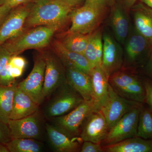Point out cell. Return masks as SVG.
Here are the masks:
<instances>
[{"label": "cell", "mask_w": 152, "mask_h": 152, "mask_svg": "<svg viewBox=\"0 0 152 152\" xmlns=\"http://www.w3.org/2000/svg\"><path fill=\"white\" fill-rule=\"evenodd\" d=\"M72 10L59 0H35L27 18L25 28L42 26L59 30L70 19Z\"/></svg>", "instance_id": "obj_1"}, {"label": "cell", "mask_w": 152, "mask_h": 152, "mask_svg": "<svg viewBox=\"0 0 152 152\" xmlns=\"http://www.w3.org/2000/svg\"><path fill=\"white\" fill-rule=\"evenodd\" d=\"M58 30L47 26L25 29L18 36L3 44L12 56L18 55L30 49H41L48 46Z\"/></svg>", "instance_id": "obj_2"}, {"label": "cell", "mask_w": 152, "mask_h": 152, "mask_svg": "<svg viewBox=\"0 0 152 152\" xmlns=\"http://www.w3.org/2000/svg\"><path fill=\"white\" fill-rule=\"evenodd\" d=\"M107 8L85 3L81 7L73 9L70 15L72 24L68 33L88 34L94 32L104 18Z\"/></svg>", "instance_id": "obj_3"}, {"label": "cell", "mask_w": 152, "mask_h": 152, "mask_svg": "<svg viewBox=\"0 0 152 152\" xmlns=\"http://www.w3.org/2000/svg\"><path fill=\"white\" fill-rule=\"evenodd\" d=\"M142 108L141 104L135 107L120 119L109 131L101 142L102 146L114 145L137 137L139 116Z\"/></svg>", "instance_id": "obj_4"}, {"label": "cell", "mask_w": 152, "mask_h": 152, "mask_svg": "<svg viewBox=\"0 0 152 152\" xmlns=\"http://www.w3.org/2000/svg\"><path fill=\"white\" fill-rule=\"evenodd\" d=\"M108 81L114 91L123 98L140 103L145 102L143 85L132 75L118 71L110 77Z\"/></svg>", "instance_id": "obj_5"}, {"label": "cell", "mask_w": 152, "mask_h": 152, "mask_svg": "<svg viewBox=\"0 0 152 152\" xmlns=\"http://www.w3.org/2000/svg\"><path fill=\"white\" fill-rule=\"evenodd\" d=\"M58 94L48 104L45 114L49 118L64 115L83 102L81 96L67 83L58 88Z\"/></svg>", "instance_id": "obj_6"}, {"label": "cell", "mask_w": 152, "mask_h": 152, "mask_svg": "<svg viewBox=\"0 0 152 152\" xmlns=\"http://www.w3.org/2000/svg\"><path fill=\"white\" fill-rule=\"evenodd\" d=\"M94 111L91 100H84L69 113L52 118L53 124L72 138L80 137V128L86 118Z\"/></svg>", "instance_id": "obj_7"}, {"label": "cell", "mask_w": 152, "mask_h": 152, "mask_svg": "<svg viewBox=\"0 0 152 152\" xmlns=\"http://www.w3.org/2000/svg\"><path fill=\"white\" fill-rule=\"evenodd\" d=\"M141 104L121 96L109 83L107 98L101 110L107 123L109 130L126 114Z\"/></svg>", "instance_id": "obj_8"}, {"label": "cell", "mask_w": 152, "mask_h": 152, "mask_svg": "<svg viewBox=\"0 0 152 152\" xmlns=\"http://www.w3.org/2000/svg\"><path fill=\"white\" fill-rule=\"evenodd\" d=\"M42 56L46 63L43 90L45 99L61 86L66 83L67 81L64 66L55 53L46 52Z\"/></svg>", "instance_id": "obj_9"}, {"label": "cell", "mask_w": 152, "mask_h": 152, "mask_svg": "<svg viewBox=\"0 0 152 152\" xmlns=\"http://www.w3.org/2000/svg\"><path fill=\"white\" fill-rule=\"evenodd\" d=\"M33 3L11 9L0 26V44L15 37L25 29V25Z\"/></svg>", "instance_id": "obj_10"}, {"label": "cell", "mask_w": 152, "mask_h": 152, "mask_svg": "<svg viewBox=\"0 0 152 152\" xmlns=\"http://www.w3.org/2000/svg\"><path fill=\"white\" fill-rule=\"evenodd\" d=\"M45 68V61L42 55L38 56L29 75L18 84V86L39 105L45 99L43 90Z\"/></svg>", "instance_id": "obj_11"}, {"label": "cell", "mask_w": 152, "mask_h": 152, "mask_svg": "<svg viewBox=\"0 0 152 152\" xmlns=\"http://www.w3.org/2000/svg\"><path fill=\"white\" fill-rule=\"evenodd\" d=\"M103 50L101 68L109 80L111 76L119 71L123 63V52L118 42L109 33L102 34Z\"/></svg>", "instance_id": "obj_12"}, {"label": "cell", "mask_w": 152, "mask_h": 152, "mask_svg": "<svg viewBox=\"0 0 152 152\" xmlns=\"http://www.w3.org/2000/svg\"><path fill=\"white\" fill-rule=\"evenodd\" d=\"M11 138L39 140L42 135V121L39 111L25 118L10 120L8 124Z\"/></svg>", "instance_id": "obj_13"}, {"label": "cell", "mask_w": 152, "mask_h": 152, "mask_svg": "<svg viewBox=\"0 0 152 152\" xmlns=\"http://www.w3.org/2000/svg\"><path fill=\"white\" fill-rule=\"evenodd\" d=\"M109 131L107 123L101 111L93 112L82 124L80 137L83 141L101 143Z\"/></svg>", "instance_id": "obj_14"}, {"label": "cell", "mask_w": 152, "mask_h": 152, "mask_svg": "<svg viewBox=\"0 0 152 152\" xmlns=\"http://www.w3.org/2000/svg\"><path fill=\"white\" fill-rule=\"evenodd\" d=\"M47 137L52 149L57 152H75L80 151V137L72 138L55 125L46 124Z\"/></svg>", "instance_id": "obj_15"}, {"label": "cell", "mask_w": 152, "mask_h": 152, "mask_svg": "<svg viewBox=\"0 0 152 152\" xmlns=\"http://www.w3.org/2000/svg\"><path fill=\"white\" fill-rule=\"evenodd\" d=\"M124 44L126 58L131 64L137 63L148 52L151 51L152 48L149 41L134 27L130 28Z\"/></svg>", "instance_id": "obj_16"}, {"label": "cell", "mask_w": 152, "mask_h": 152, "mask_svg": "<svg viewBox=\"0 0 152 152\" xmlns=\"http://www.w3.org/2000/svg\"><path fill=\"white\" fill-rule=\"evenodd\" d=\"M64 67L67 83L79 93L84 100H91L92 93L91 76L74 67Z\"/></svg>", "instance_id": "obj_17"}, {"label": "cell", "mask_w": 152, "mask_h": 152, "mask_svg": "<svg viewBox=\"0 0 152 152\" xmlns=\"http://www.w3.org/2000/svg\"><path fill=\"white\" fill-rule=\"evenodd\" d=\"M92 82L91 101L94 112L101 111L108 93L109 84L101 66H96L91 75Z\"/></svg>", "instance_id": "obj_18"}, {"label": "cell", "mask_w": 152, "mask_h": 152, "mask_svg": "<svg viewBox=\"0 0 152 152\" xmlns=\"http://www.w3.org/2000/svg\"><path fill=\"white\" fill-rule=\"evenodd\" d=\"M132 8L134 27L152 45V9L142 3Z\"/></svg>", "instance_id": "obj_19"}, {"label": "cell", "mask_w": 152, "mask_h": 152, "mask_svg": "<svg viewBox=\"0 0 152 152\" xmlns=\"http://www.w3.org/2000/svg\"><path fill=\"white\" fill-rule=\"evenodd\" d=\"M53 45L55 53L59 58L64 66L74 67L91 75L92 69L83 55L69 50L59 41H54Z\"/></svg>", "instance_id": "obj_20"}, {"label": "cell", "mask_w": 152, "mask_h": 152, "mask_svg": "<svg viewBox=\"0 0 152 152\" xmlns=\"http://www.w3.org/2000/svg\"><path fill=\"white\" fill-rule=\"evenodd\" d=\"M113 6L110 17L112 30L119 43L124 44L130 29L129 18L122 6L118 4Z\"/></svg>", "instance_id": "obj_21"}, {"label": "cell", "mask_w": 152, "mask_h": 152, "mask_svg": "<svg viewBox=\"0 0 152 152\" xmlns=\"http://www.w3.org/2000/svg\"><path fill=\"white\" fill-rule=\"evenodd\" d=\"M39 105L18 86L15 93L10 119L18 120L34 113Z\"/></svg>", "instance_id": "obj_22"}, {"label": "cell", "mask_w": 152, "mask_h": 152, "mask_svg": "<svg viewBox=\"0 0 152 152\" xmlns=\"http://www.w3.org/2000/svg\"><path fill=\"white\" fill-rule=\"evenodd\" d=\"M103 148L107 152H152V140L137 136Z\"/></svg>", "instance_id": "obj_23"}, {"label": "cell", "mask_w": 152, "mask_h": 152, "mask_svg": "<svg viewBox=\"0 0 152 152\" xmlns=\"http://www.w3.org/2000/svg\"><path fill=\"white\" fill-rule=\"evenodd\" d=\"M16 82L10 86L0 85V121L6 124L10 120L15 93L18 87Z\"/></svg>", "instance_id": "obj_24"}, {"label": "cell", "mask_w": 152, "mask_h": 152, "mask_svg": "<svg viewBox=\"0 0 152 152\" xmlns=\"http://www.w3.org/2000/svg\"><path fill=\"white\" fill-rule=\"evenodd\" d=\"M5 145L10 152H40L43 144L38 140L31 138H13Z\"/></svg>", "instance_id": "obj_25"}, {"label": "cell", "mask_w": 152, "mask_h": 152, "mask_svg": "<svg viewBox=\"0 0 152 152\" xmlns=\"http://www.w3.org/2000/svg\"><path fill=\"white\" fill-rule=\"evenodd\" d=\"M91 34L68 33L67 36L61 42L63 45L69 50L83 55Z\"/></svg>", "instance_id": "obj_26"}, {"label": "cell", "mask_w": 152, "mask_h": 152, "mask_svg": "<svg viewBox=\"0 0 152 152\" xmlns=\"http://www.w3.org/2000/svg\"><path fill=\"white\" fill-rule=\"evenodd\" d=\"M137 137L152 140V111L143 109L140 113Z\"/></svg>", "instance_id": "obj_27"}, {"label": "cell", "mask_w": 152, "mask_h": 152, "mask_svg": "<svg viewBox=\"0 0 152 152\" xmlns=\"http://www.w3.org/2000/svg\"><path fill=\"white\" fill-rule=\"evenodd\" d=\"M83 55L88 62L92 69L95 67L97 66L96 54L95 48L94 40L93 33H91L88 42L84 53Z\"/></svg>", "instance_id": "obj_28"}, {"label": "cell", "mask_w": 152, "mask_h": 152, "mask_svg": "<svg viewBox=\"0 0 152 152\" xmlns=\"http://www.w3.org/2000/svg\"><path fill=\"white\" fill-rule=\"evenodd\" d=\"M93 34L94 40L95 48L96 54L97 66H101L103 50L102 31H101L100 30H98L94 32Z\"/></svg>", "instance_id": "obj_29"}, {"label": "cell", "mask_w": 152, "mask_h": 152, "mask_svg": "<svg viewBox=\"0 0 152 152\" xmlns=\"http://www.w3.org/2000/svg\"><path fill=\"white\" fill-rule=\"evenodd\" d=\"M15 79L12 75L10 67L8 64L0 72V85L10 86L15 82Z\"/></svg>", "instance_id": "obj_30"}, {"label": "cell", "mask_w": 152, "mask_h": 152, "mask_svg": "<svg viewBox=\"0 0 152 152\" xmlns=\"http://www.w3.org/2000/svg\"><path fill=\"white\" fill-rule=\"evenodd\" d=\"M81 152H102L104 151L103 147L101 143L93 142L90 141H83L81 147Z\"/></svg>", "instance_id": "obj_31"}, {"label": "cell", "mask_w": 152, "mask_h": 152, "mask_svg": "<svg viewBox=\"0 0 152 152\" xmlns=\"http://www.w3.org/2000/svg\"><path fill=\"white\" fill-rule=\"evenodd\" d=\"M11 139L8 124L0 121V143L7 144Z\"/></svg>", "instance_id": "obj_32"}, {"label": "cell", "mask_w": 152, "mask_h": 152, "mask_svg": "<svg viewBox=\"0 0 152 152\" xmlns=\"http://www.w3.org/2000/svg\"><path fill=\"white\" fill-rule=\"evenodd\" d=\"M12 55L3 44H0V72L8 64Z\"/></svg>", "instance_id": "obj_33"}, {"label": "cell", "mask_w": 152, "mask_h": 152, "mask_svg": "<svg viewBox=\"0 0 152 152\" xmlns=\"http://www.w3.org/2000/svg\"><path fill=\"white\" fill-rule=\"evenodd\" d=\"M8 63L12 66L25 69L27 62L23 57L20 56L18 55H15L11 56Z\"/></svg>", "instance_id": "obj_34"}, {"label": "cell", "mask_w": 152, "mask_h": 152, "mask_svg": "<svg viewBox=\"0 0 152 152\" xmlns=\"http://www.w3.org/2000/svg\"><path fill=\"white\" fill-rule=\"evenodd\" d=\"M145 91V102L149 106L152 111V83L148 81H145L143 83Z\"/></svg>", "instance_id": "obj_35"}, {"label": "cell", "mask_w": 152, "mask_h": 152, "mask_svg": "<svg viewBox=\"0 0 152 152\" xmlns=\"http://www.w3.org/2000/svg\"><path fill=\"white\" fill-rule=\"evenodd\" d=\"M34 1L35 0H0V6H7L11 8H13L21 5L32 2Z\"/></svg>", "instance_id": "obj_36"}, {"label": "cell", "mask_w": 152, "mask_h": 152, "mask_svg": "<svg viewBox=\"0 0 152 152\" xmlns=\"http://www.w3.org/2000/svg\"><path fill=\"white\" fill-rule=\"evenodd\" d=\"M116 1L117 0H86L85 3L96 4L108 7L109 6H113L115 4Z\"/></svg>", "instance_id": "obj_37"}, {"label": "cell", "mask_w": 152, "mask_h": 152, "mask_svg": "<svg viewBox=\"0 0 152 152\" xmlns=\"http://www.w3.org/2000/svg\"><path fill=\"white\" fill-rule=\"evenodd\" d=\"M69 6L73 9L78 7L83 3H85L86 0H59Z\"/></svg>", "instance_id": "obj_38"}, {"label": "cell", "mask_w": 152, "mask_h": 152, "mask_svg": "<svg viewBox=\"0 0 152 152\" xmlns=\"http://www.w3.org/2000/svg\"><path fill=\"white\" fill-rule=\"evenodd\" d=\"M12 9L7 6H0V26Z\"/></svg>", "instance_id": "obj_39"}, {"label": "cell", "mask_w": 152, "mask_h": 152, "mask_svg": "<svg viewBox=\"0 0 152 152\" xmlns=\"http://www.w3.org/2000/svg\"><path fill=\"white\" fill-rule=\"evenodd\" d=\"M10 67L11 74H12V76L14 78H18L22 75L24 69H20V68L15 67L12 66L10 65Z\"/></svg>", "instance_id": "obj_40"}, {"label": "cell", "mask_w": 152, "mask_h": 152, "mask_svg": "<svg viewBox=\"0 0 152 152\" xmlns=\"http://www.w3.org/2000/svg\"><path fill=\"white\" fill-rule=\"evenodd\" d=\"M125 5L128 9L132 8L137 0H124Z\"/></svg>", "instance_id": "obj_41"}, {"label": "cell", "mask_w": 152, "mask_h": 152, "mask_svg": "<svg viewBox=\"0 0 152 152\" xmlns=\"http://www.w3.org/2000/svg\"><path fill=\"white\" fill-rule=\"evenodd\" d=\"M149 60L148 63V66L149 70L152 73V48L151 51H150Z\"/></svg>", "instance_id": "obj_42"}, {"label": "cell", "mask_w": 152, "mask_h": 152, "mask_svg": "<svg viewBox=\"0 0 152 152\" xmlns=\"http://www.w3.org/2000/svg\"><path fill=\"white\" fill-rule=\"evenodd\" d=\"M0 152H10L5 144L0 143Z\"/></svg>", "instance_id": "obj_43"}, {"label": "cell", "mask_w": 152, "mask_h": 152, "mask_svg": "<svg viewBox=\"0 0 152 152\" xmlns=\"http://www.w3.org/2000/svg\"><path fill=\"white\" fill-rule=\"evenodd\" d=\"M141 1L144 4L152 9V0H141Z\"/></svg>", "instance_id": "obj_44"}]
</instances>
